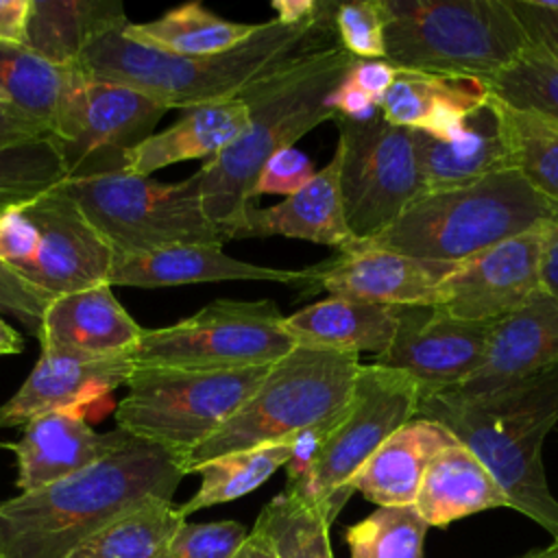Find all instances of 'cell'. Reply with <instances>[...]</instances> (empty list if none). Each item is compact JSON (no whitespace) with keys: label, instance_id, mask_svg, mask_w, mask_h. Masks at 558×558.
<instances>
[{"label":"cell","instance_id":"obj_1","mask_svg":"<svg viewBox=\"0 0 558 558\" xmlns=\"http://www.w3.org/2000/svg\"><path fill=\"white\" fill-rule=\"evenodd\" d=\"M181 453L131 436L98 462L0 501V558H65L124 514L172 501Z\"/></svg>","mask_w":558,"mask_h":558},{"label":"cell","instance_id":"obj_2","mask_svg":"<svg viewBox=\"0 0 558 558\" xmlns=\"http://www.w3.org/2000/svg\"><path fill=\"white\" fill-rule=\"evenodd\" d=\"M333 2H323L316 15L301 22L272 17L255 24L246 41L207 57H179L140 46L122 26L94 39L76 68L89 78L140 89L168 111L233 100L290 61L333 46Z\"/></svg>","mask_w":558,"mask_h":558},{"label":"cell","instance_id":"obj_3","mask_svg":"<svg viewBox=\"0 0 558 558\" xmlns=\"http://www.w3.org/2000/svg\"><path fill=\"white\" fill-rule=\"evenodd\" d=\"M355 61L333 44L290 61L238 96L251 113L246 131L194 172L201 207L227 240H240L255 209L253 187L262 166L320 122L338 120L329 96Z\"/></svg>","mask_w":558,"mask_h":558},{"label":"cell","instance_id":"obj_4","mask_svg":"<svg viewBox=\"0 0 558 558\" xmlns=\"http://www.w3.org/2000/svg\"><path fill=\"white\" fill-rule=\"evenodd\" d=\"M416 416L445 425L493 475L508 508L558 536V499L543 466L545 436L558 423V364L484 397H423Z\"/></svg>","mask_w":558,"mask_h":558},{"label":"cell","instance_id":"obj_5","mask_svg":"<svg viewBox=\"0 0 558 558\" xmlns=\"http://www.w3.org/2000/svg\"><path fill=\"white\" fill-rule=\"evenodd\" d=\"M558 218V207L536 194L517 170L423 192L368 244L434 264L464 259Z\"/></svg>","mask_w":558,"mask_h":558},{"label":"cell","instance_id":"obj_6","mask_svg":"<svg viewBox=\"0 0 558 558\" xmlns=\"http://www.w3.org/2000/svg\"><path fill=\"white\" fill-rule=\"evenodd\" d=\"M386 61L486 85L530 48L508 0H384Z\"/></svg>","mask_w":558,"mask_h":558},{"label":"cell","instance_id":"obj_7","mask_svg":"<svg viewBox=\"0 0 558 558\" xmlns=\"http://www.w3.org/2000/svg\"><path fill=\"white\" fill-rule=\"evenodd\" d=\"M360 366V355L296 344L207 440L183 456L185 475L231 451L288 442L299 429L331 416L351 399Z\"/></svg>","mask_w":558,"mask_h":558},{"label":"cell","instance_id":"obj_8","mask_svg":"<svg viewBox=\"0 0 558 558\" xmlns=\"http://www.w3.org/2000/svg\"><path fill=\"white\" fill-rule=\"evenodd\" d=\"M63 187L109 244L113 257L142 255L174 244L222 246L229 242L205 216L194 174L177 183H161L122 170L65 179Z\"/></svg>","mask_w":558,"mask_h":558},{"label":"cell","instance_id":"obj_9","mask_svg":"<svg viewBox=\"0 0 558 558\" xmlns=\"http://www.w3.org/2000/svg\"><path fill=\"white\" fill-rule=\"evenodd\" d=\"M272 366V364H270ZM270 366L240 371L133 368L116 425L181 453L207 440L262 384Z\"/></svg>","mask_w":558,"mask_h":558},{"label":"cell","instance_id":"obj_10","mask_svg":"<svg viewBox=\"0 0 558 558\" xmlns=\"http://www.w3.org/2000/svg\"><path fill=\"white\" fill-rule=\"evenodd\" d=\"M0 259L57 299L107 283L113 251L59 183L0 216Z\"/></svg>","mask_w":558,"mask_h":558},{"label":"cell","instance_id":"obj_11","mask_svg":"<svg viewBox=\"0 0 558 558\" xmlns=\"http://www.w3.org/2000/svg\"><path fill=\"white\" fill-rule=\"evenodd\" d=\"M283 316L272 301L218 299L174 325L144 329L129 357L135 368L270 366L296 347L283 331Z\"/></svg>","mask_w":558,"mask_h":558},{"label":"cell","instance_id":"obj_12","mask_svg":"<svg viewBox=\"0 0 558 558\" xmlns=\"http://www.w3.org/2000/svg\"><path fill=\"white\" fill-rule=\"evenodd\" d=\"M157 98L109 81H96L78 68L63 70V85L50 122L65 179H85L124 170L126 153L163 118Z\"/></svg>","mask_w":558,"mask_h":558},{"label":"cell","instance_id":"obj_13","mask_svg":"<svg viewBox=\"0 0 558 558\" xmlns=\"http://www.w3.org/2000/svg\"><path fill=\"white\" fill-rule=\"evenodd\" d=\"M336 150L344 216L357 242L377 238L423 194L412 129L390 124L381 113L338 118Z\"/></svg>","mask_w":558,"mask_h":558},{"label":"cell","instance_id":"obj_14","mask_svg":"<svg viewBox=\"0 0 558 558\" xmlns=\"http://www.w3.org/2000/svg\"><path fill=\"white\" fill-rule=\"evenodd\" d=\"M418 399L421 392L405 373L362 364L344 418L323 445L305 482L288 490L314 501L333 521L353 493V475L392 432L416 416Z\"/></svg>","mask_w":558,"mask_h":558},{"label":"cell","instance_id":"obj_15","mask_svg":"<svg viewBox=\"0 0 558 558\" xmlns=\"http://www.w3.org/2000/svg\"><path fill=\"white\" fill-rule=\"evenodd\" d=\"M397 331L373 364L405 373L421 399L462 386L484 362L495 323L464 320L434 305H392Z\"/></svg>","mask_w":558,"mask_h":558},{"label":"cell","instance_id":"obj_16","mask_svg":"<svg viewBox=\"0 0 558 558\" xmlns=\"http://www.w3.org/2000/svg\"><path fill=\"white\" fill-rule=\"evenodd\" d=\"M547 225L458 264L440 279L432 305L456 318L486 323H497L523 307L541 292V253Z\"/></svg>","mask_w":558,"mask_h":558},{"label":"cell","instance_id":"obj_17","mask_svg":"<svg viewBox=\"0 0 558 558\" xmlns=\"http://www.w3.org/2000/svg\"><path fill=\"white\" fill-rule=\"evenodd\" d=\"M133 368L129 351L105 357L41 351L17 392L0 405V427L26 425L31 418L57 410L85 414L92 403L105 401L116 388L126 386Z\"/></svg>","mask_w":558,"mask_h":558},{"label":"cell","instance_id":"obj_18","mask_svg":"<svg viewBox=\"0 0 558 558\" xmlns=\"http://www.w3.org/2000/svg\"><path fill=\"white\" fill-rule=\"evenodd\" d=\"M456 266L423 262L360 242L314 268L316 290L338 299L379 305H432L440 279Z\"/></svg>","mask_w":558,"mask_h":558},{"label":"cell","instance_id":"obj_19","mask_svg":"<svg viewBox=\"0 0 558 558\" xmlns=\"http://www.w3.org/2000/svg\"><path fill=\"white\" fill-rule=\"evenodd\" d=\"M216 281H270L316 290V268L288 270L231 257L214 244H174L142 255L113 257L107 283L131 288H168Z\"/></svg>","mask_w":558,"mask_h":558},{"label":"cell","instance_id":"obj_20","mask_svg":"<svg viewBox=\"0 0 558 558\" xmlns=\"http://www.w3.org/2000/svg\"><path fill=\"white\" fill-rule=\"evenodd\" d=\"M558 364V296L538 292L495 323L482 366L453 392L484 397Z\"/></svg>","mask_w":558,"mask_h":558},{"label":"cell","instance_id":"obj_21","mask_svg":"<svg viewBox=\"0 0 558 558\" xmlns=\"http://www.w3.org/2000/svg\"><path fill=\"white\" fill-rule=\"evenodd\" d=\"M131 438L124 429L98 434L85 421V414L57 410L31 418L15 442L0 447L13 451L17 462V488L28 493L59 482L118 449Z\"/></svg>","mask_w":558,"mask_h":558},{"label":"cell","instance_id":"obj_22","mask_svg":"<svg viewBox=\"0 0 558 558\" xmlns=\"http://www.w3.org/2000/svg\"><path fill=\"white\" fill-rule=\"evenodd\" d=\"M142 333L111 286L100 283L52 299L37 340L48 353L105 357L131 351Z\"/></svg>","mask_w":558,"mask_h":558},{"label":"cell","instance_id":"obj_23","mask_svg":"<svg viewBox=\"0 0 558 558\" xmlns=\"http://www.w3.org/2000/svg\"><path fill=\"white\" fill-rule=\"evenodd\" d=\"M412 137L423 177V192L458 187L488 174L514 170L493 94L451 137L440 140L423 131H412Z\"/></svg>","mask_w":558,"mask_h":558},{"label":"cell","instance_id":"obj_24","mask_svg":"<svg viewBox=\"0 0 558 558\" xmlns=\"http://www.w3.org/2000/svg\"><path fill=\"white\" fill-rule=\"evenodd\" d=\"M266 235L299 238L336 248L338 253L351 251L360 244L344 216L338 150H333L329 163L316 170L299 192L286 196L272 207H255L248 214L240 238Z\"/></svg>","mask_w":558,"mask_h":558},{"label":"cell","instance_id":"obj_25","mask_svg":"<svg viewBox=\"0 0 558 558\" xmlns=\"http://www.w3.org/2000/svg\"><path fill=\"white\" fill-rule=\"evenodd\" d=\"M488 98L490 89L480 78L397 68L395 83L379 102V113L390 124L447 140Z\"/></svg>","mask_w":558,"mask_h":558},{"label":"cell","instance_id":"obj_26","mask_svg":"<svg viewBox=\"0 0 558 558\" xmlns=\"http://www.w3.org/2000/svg\"><path fill=\"white\" fill-rule=\"evenodd\" d=\"M451 445L458 440L445 425L414 416L377 447L349 486L379 508L412 506L427 464Z\"/></svg>","mask_w":558,"mask_h":558},{"label":"cell","instance_id":"obj_27","mask_svg":"<svg viewBox=\"0 0 558 558\" xmlns=\"http://www.w3.org/2000/svg\"><path fill=\"white\" fill-rule=\"evenodd\" d=\"M251 113L242 98L185 109L172 126L148 135L124 157V172L148 177L172 163L211 159L233 144L248 126Z\"/></svg>","mask_w":558,"mask_h":558},{"label":"cell","instance_id":"obj_28","mask_svg":"<svg viewBox=\"0 0 558 558\" xmlns=\"http://www.w3.org/2000/svg\"><path fill=\"white\" fill-rule=\"evenodd\" d=\"M283 331L299 347L381 355L397 331L392 305L329 296L283 316Z\"/></svg>","mask_w":558,"mask_h":558},{"label":"cell","instance_id":"obj_29","mask_svg":"<svg viewBox=\"0 0 558 558\" xmlns=\"http://www.w3.org/2000/svg\"><path fill=\"white\" fill-rule=\"evenodd\" d=\"M118 0H31L24 48L41 61L70 70L102 33L126 26Z\"/></svg>","mask_w":558,"mask_h":558},{"label":"cell","instance_id":"obj_30","mask_svg":"<svg viewBox=\"0 0 558 558\" xmlns=\"http://www.w3.org/2000/svg\"><path fill=\"white\" fill-rule=\"evenodd\" d=\"M412 506L427 527H442L482 510L508 508V499L484 464L458 442L427 464Z\"/></svg>","mask_w":558,"mask_h":558},{"label":"cell","instance_id":"obj_31","mask_svg":"<svg viewBox=\"0 0 558 558\" xmlns=\"http://www.w3.org/2000/svg\"><path fill=\"white\" fill-rule=\"evenodd\" d=\"M253 31L255 24L225 20L201 2L177 7L153 22H129L124 26V35L131 41L179 57H207L231 50L246 41Z\"/></svg>","mask_w":558,"mask_h":558},{"label":"cell","instance_id":"obj_32","mask_svg":"<svg viewBox=\"0 0 558 558\" xmlns=\"http://www.w3.org/2000/svg\"><path fill=\"white\" fill-rule=\"evenodd\" d=\"M288 458V442L262 445L211 458L194 469V473L201 475V486L179 506V512L187 517L196 510L240 499L262 486L277 469L286 466Z\"/></svg>","mask_w":558,"mask_h":558},{"label":"cell","instance_id":"obj_33","mask_svg":"<svg viewBox=\"0 0 558 558\" xmlns=\"http://www.w3.org/2000/svg\"><path fill=\"white\" fill-rule=\"evenodd\" d=\"M497 100L512 166L525 183L558 207V122Z\"/></svg>","mask_w":558,"mask_h":558},{"label":"cell","instance_id":"obj_34","mask_svg":"<svg viewBox=\"0 0 558 558\" xmlns=\"http://www.w3.org/2000/svg\"><path fill=\"white\" fill-rule=\"evenodd\" d=\"M329 523L320 506L286 488L264 506L251 532L259 534L277 558H333Z\"/></svg>","mask_w":558,"mask_h":558},{"label":"cell","instance_id":"obj_35","mask_svg":"<svg viewBox=\"0 0 558 558\" xmlns=\"http://www.w3.org/2000/svg\"><path fill=\"white\" fill-rule=\"evenodd\" d=\"M185 523L174 501H150L96 532L65 558H155Z\"/></svg>","mask_w":558,"mask_h":558},{"label":"cell","instance_id":"obj_36","mask_svg":"<svg viewBox=\"0 0 558 558\" xmlns=\"http://www.w3.org/2000/svg\"><path fill=\"white\" fill-rule=\"evenodd\" d=\"M427 523L414 506H384L347 532L351 558H423Z\"/></svg>","mask_w":558,"mask_h":558},{"label":"cell","instance_id":"obj_37","mask_svg":"<svg viewBox=\"0 0 558 558\" xmlns=\"http://www.w3.org/2000/svg\"><path fill=\"white\" fill-rule=\"evenodd\" d=\"M63 181L65 168L52 137L0 148V216Z\"/></svg>","mask_w":558,"mask_h":558},{"label":"cell","instance_id":"obj_38","mask_svg":"<svg viewBox=\"0 0 558 558\" xmlns=\"http://www.w3.org/2000/svg\"><path fill=\"white\" fill-rule=\"evenodd\" d=\"M63 85V70L41 61L24 46L0 44V87L13 105L50 129Z\"/></svg>","mask_w":558,"mask_h":558},{"label":"cell","instance_id":"obj_39","mask_svg":"<svg viewBox=\"0 0 558 558\" xmlns=\"http://www.w3.org/2000/svg\"><path fill=\"white\" fill-rule=\"evenodd\" d=\"M488 89L512 107L532 109L558 122V61L538 46L530 44L488 83Z\"/></svg>","mask_w":558,"mask_h":558},{"label":"cell","instance_id":"obj_40","mask_svg":"<svg viewBox=\"0 0 558 558\" xmlns=\"http://www.w3.org/2000/svg\"><path fill=\"white\" fill-rule=\"evenodd\" d=\"M386 24L388 11L384 0H353L333 9L338 46L362 61L386 57Z\"/></svg>","mask_w":558,"mask_h":558},{"label":"cell","instance_id":"obj_41","mask_svg":"<svg viewBox=\"0 0 558 558\" xmlns=\"http://www.w3.org/2000/svg\"><path fill=\"white\" fill-rule=\"evenodd\" d=\"M246 534V527L235 521H185L155 558H233Z\"/></svg>","mask_w":558,"mask_h":558},{"label":"cell","instance_id":"obj_42","mask_svg":"<svg viewBox=\"0 0 558 558\" xmlns=\"http://www.w3.org/2000/svg\"><path fill=\"white\" fill-rule=\"evenodd\" d=\"M52 299L31 286L0 259V312L17 318L31 336H39L44 312Z\"/></svg>","mask_w":558,"mask_h":558},{"label":"cell","instance_id":"obj_43","mask_svg":"<svg viewBox=\"0 0 558 558\" xmlns=\"http://www.w3.org/2000/svg\"><path fill=\"white\" fill-rule=\"evenodd\" d=\"M312 159L299 148H283L275 153L259 170V177L253 187V198L262 194H283L292 196L314 177Z\"/></svg>","mask_w":558,"mask_h":558},{"label":"cell","instance_id":"obj_44","mask_svg":"<svg viewBox=\"0 0 558 558\" xmlns=\"http://www.w3.org/2000/svg\"><path fill=\"white\" fill-rule=\"evenodd\" d=\"M532 46L558 61V0H508Z\"/></svg>","mask_w":558,"mask_h":558},{"label":"cell","instance_id":"obj_45","mask_svg":"<svg viewBox=\"0 0 558 558\" xmlns=\"http://www.w3.org/2000/svg\"><path fill=\"white\" fill-rule=\"evenodd\" d=\"M46 137H50L46 122L13 102H0V148L39 142Z\"/></svg>","mask_w":558,"mask_h":558},{"label":"cell","instance_id":"obj_46","mask_svg":"<svg viewBox=\"0 0 558 558\" xmlns=\"http://www.w3.org/2000/svg\"><path fill=\"white\" fill-rule=\"evenodd\" d=\"M397 68L388 63L386 59H373V61H362L357 59L353 68L347 74V81L355 85L360 92H364L373 102H381L390 85L395 83Z\"/></svg>","mask_w":558,"mask_h":558},{"label":"cell","instance_id":"obj_47","mask_svg":"<svg viewBox=\"0 0 558 558\" xmlns=\"http://www.w3.org/2000/svg\"><path fill=\"white\" fill-rule=\"evenodd\" d=\"M329 105L336 109L338 118H347V120H368L379 113V105L373 102L364 92H360L347 78L329 96Z\"/></svg>","mask_w":558,"mask_h":558},{"label":"cell","instance_id":"obj_48","mask_svg":"<svg viewBox=\"0 0 558 558\" xmlns=\"http://www.w3.org/2000/svg\"><path fill=\"white\" fill-rule=\"evenodd\" d=\"M31 0H0V44L24 46Z\"/></svg>","mask_w":558,"mask_h":558},{"label":"cell","instance_id":"obj_49","mask_svg":"<svg viewBox=\"0 0 558 558\" xmlns=\"http://www.w3.org/2000/svg\"><path fill=\"white\" fill-rule=\"evenodd\" d=\"M541 290L558 296V218L545 229L541 253Z\"/></svg>","mask_w":558,"mask_h":558},{"label":"cell","instance_id":"obj_50","mask_svg":"<svg viewBox=\"0 0 558 558\" xmlns=\"http://www.w3.org/2000/svg\"><path fill=\"white\" fill-rule=\"evenodd\" d=\"M323 2H312V0H286V2H272V9L277 11L275 17L286 20V22H301L320 11Z\"/></svg>","mask_w":558,"mask_h":558},{"label":"cell","instance_id":"obj_51","mask_svg":"<svg viewBox=\"0 0 558 558\" xmlns=\"http://www.w3.org/2000/svg\"><path fill=\"white\" fill-rule=\"evenodd\" d=\"M233 558H277V556L259 534L248 532Z\"/></svg>","mask_w":558,"mask_h":558},{"label":"cell","instance_id":"obj_52","mask_svg":"<svg viewBox=\"0 0 558 558\" xmlns=\"http://www.w3.org/2000/svg\"><path fill=\"white\" fill-rule=\"evenodd\" d=\"M22 349H24L22 336L4 318H0V355H15V353H22Z\"/></svg>","mask_w":558,"mask_h":558},{"label":"cell","instance_id":"obj_53","mask_svg":"<svg viewBox=\"0 0 558 558\" xmlns=\"http://www.w3.org/2000/svg\"><path fill=\"white\" fill-rule=\"evenodd\" d=\"M521 558H558V536L551 541V545H547L543 549H536V551H530Z\"/></svg>","mask_w":558,"mask_h":558},{"label":"cell","instance_id":"obj_54","mask_svg":"<svg viewBox=\"0 0 558 558\" xmlns=\"http://www.w3.org/2000/svg\"><path fill=\"white\" fill-rule=\"evenodd\" d=\"M0 102H11V98L7 96V92L0 87Z\"/></svg>","mask_w":558,"mask_h":558}]
</instances>
